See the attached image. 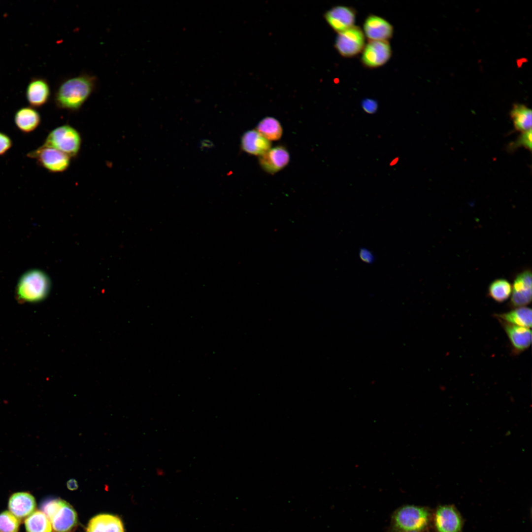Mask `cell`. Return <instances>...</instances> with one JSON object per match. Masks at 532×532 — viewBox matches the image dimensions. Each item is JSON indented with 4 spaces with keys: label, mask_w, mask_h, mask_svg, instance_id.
Listing matches in <instances>:
<instances>
[{
    "label": "cell",
    "mask_w": 532,
    "mask_h": 532,
    "mask_svg": "<svg viewBox=\"0 0 532 532\" xmlns=\"http://www.w3.org/2000/svg\"><path fill=\"white\" fill-rule=\"evenodd\" d=\"M421 532V531H411V532Z\"/></svg>",
    "instance_id": "32"
},
{
    "label": "cell",
    "mask_w": 532,
    "mask_h": 532,
    "mask_svg": "<svg viewBox=\"0 0 532 532\" xmlns=\"http://www.w3.org/2000/svg\"><path fill=\"white\" fill-rule=\"evenodd\" d=\"M12 145V142L10 137L0 132V156L6 153Z\"/></svg>",
    "instance_id": "28"
},
{
    "label": "cell",
    "mask_w": 532,
    "mask_h": 532,
    "mask_svg": "<svg viewBox=\"0 0 532 532\" xmlns=\"http://www.w3.org/2000/svg\"><path fill=\"white\" fill-rule=\"evenodd\" d=\"M532 301V273L526 270L519 274L512 286L510 304L513 307L526 306Z\"/></svg>",
    "instance_id": "11"
},
{
    "label": "cell",
    "mask_w": 532,
    "mask_h": 532,
    "mask_svg": "<svg viewBox=\"0 0 532 532\" xmlns=\"http://www.w3.org/2000/svg\"><path fill=\"white\" fill-rule=\"evenodd\" d=\"M356 11L351 7L337 5L328 10L324 18L329 25L337 33L354 26Z\"/></svg>",
    "instance_id": "9"
},
{
    "label": "cell",
    "mask_w": 532,
    "mask_h": 532,
    "mask_svg": "<svg viewBox=\"0 0 532 532\" xmlns=\"http://www.w3.org/2000/svg\"><path fill=\"white\" fill-rule=\"evenodd\" d=\"M66 485L67 488L72 491L76 490L78 487L76 480L74 479L69 480L67 482Z\"/></svg>",
    "instance_id": "30"
},
{
    "label": "cell",
    "mask_w": 532,
    "mask_h": 532,
    "mask_svg": "<svg viewBox=\"0 0 532 532\" xmlns=\"http://www.w3.org/2000/svg\"><path fill=\"white\" fill-rule=\"evenodd\" d=\"M19 526V520L10 511L0 514V532H18Z\"/></svg>",
    "instance_id": "25"
},
{
    "label": "cell",
    "mask_w": 532,
    "mask_h": 532,
    "mask_svg": "<svg viewBox=\"0 0 532 532\" xmlns=\"http://www.w3.org/2000/svg\"><path fill=\"white\" fill-rule=\"evenodd\" d=\"M86 532H124L121 520L108 514L98 515L89 521Z\"/></svg>",
    "instance_id": "17"
},
{
    "label": "cell",
    "mask_w": 532,
    "mask_h": 532,
    "mask_svg": "<svg viewBox=\"0 0 532 532\" xmlns=\"http://www.w3.org/2000/svg\"><path fill=\"white\" fill-rule=\"evenodd\" d=\"M97 83L96 77L87 73L64 80L55 95L56 105L63 109L78 110L95 91Z\"/></svg>",
    "instance_id": "1"
},
{
    "label": "cell",
    "mask_w": 532,
    "mask_h": 532,
    "mask_svg": "<svg viewBox=\"0 0 532 532\" xmlns=\"http://www.w3.org/2000/svg\"><path fill=\"white\" fill-rule=\"evenodd\" d=\"M51 287L49 277L39 269H32L20 277L16 288V295L21 301L36 302L44 299Z\"/></svg>",
    "instance_id": "2"
},
{
    "label": "cell",
    "mask_w": 532,
    "mask_h": 532,
    "mask_svg": "<svg viewBox=\"0 0 532 532\" xmlns=\"http://www.w3.org/2000/svg\"><path fill=\"white\" fill-rule=\"evenodd\" d=\"M360 259L364 263L370 264L374 262L375 257L373 254L368 249L362 248L359 252Z\"/></svg>",
    "instance_id": "29"
},
{
    "label": "cell",
    "mask_w": 532,
    "mask_h": 532,
    "mask_svg": "<svg viewBox=\"0 0 532 532\" xmlns=\"http://www.w3.org/2000/svg\"><path fill=\"white\" fill-rule=\"evenodd\" d=\"M510 114L516 131L522 133L532 129V110L527 106L516 104Z\"/></svg>",
    "instance_id": "21"
},
{
    "label": "cell",
    "mask_w": 532,
    "mask_h": 532,
    "mask_svg": "<svg viewBox=\"0 0 532 532\" xmlns=\"http://www.w3.org/2000/svg\"><path fill=\"white\" fill-rule=\"evenodd\" d=\"M27 156L36 160L39 166L53 173L66 170L70 164V157L52 147L44 145L31 151Z\"/></svg>",
    "instance_id": "5"
},
{
    "label": "cell",
    "mask_w": 532,
    "mask_h": 532,
    "mask_svg": "<svg viewBox=\"0 0 532 532\" xmlns=\"http://www.w3.org/2000/svg\"><path fill=\"white\" fill-rule=\"evenodd\" d=\"M256 130L270 141L279 140L283 133L280 122L272 117H266L261 120Z\"/></svg>",
    "instance_id": "22"
},
{
    "label": "cell",
    "mask_w": 532,
    "mask_h": 532,
    "mask_svg": "<svg viewBox=\"0 0 532 532\" xmlns=\"http://www.w3.org/2000/svg\"><path fill=\"white\" fill-rule=\"evenodd\" d=\"M512 292V286L506 279H498L492 282L488 289L489 296L498 302L505 301Z\"/></svg>",
    "instance_id": "24"
},
{
    "label": "cell",
    "mask_w": 532,
    "mask_h": 532,
    "mask_svg": "<svg viewBox=\"0 0 532 532\" xmlns=\"http://www.w3.org/2000/svg\"><path fill=\"white\" fill-rule=\"evenodd\" d=\"M429 510L425 507L405 505L397 509L392 517V525L399 532L421 531L428 525Z\"/></svg>",
    "instance_id": "3"
},
{
    "label": "cell",
    "mask_w": 532,
    "mask_h": 532,
    "mask_svg": "<svg viewBox=\"0 0 532 532\" xmlns=\"http://www.w3.org/2000/svg\"><path fill=\"white\" fill-rule=\"evenodd\" d=\"M27 532H52L50 520L40 510L34 511L25 521Z\"/></svg>",
    "instance_id": "23"
},
{
    "label": "cell",
    "mask_w": 532,
    "mask_h": 532,
    "mask_svg": "<svg viewBox=\"0 0 532 532\" xmlns=\"http://www.w3.org/2000/svg\"><path fill=\"white\" fill-rule=\"evenodd\" d=\"M240 145L245 152L260 157L271 148V143L256 130H252L242 135Z\"/></svg>",
    "instance_id": "16"
},
{
    "label": "cell",
    "mask_w": 532,
    "mask_h": 532,
    "mask_svg": "<svg viewBox=\"0 0 532 532\" xmlns=\"http://www.w3.org/2000/svg\"><path fill=\"white\" fill-rule=\"evenodd\" d=\"M496 316L503 322L528 328L532 327V311L531 308L523 306L516 308L509 312Z\"/></svg>",
    "instance_id": "20"
},
{
    "label": "cell",
    "mask_w": 532,
    "mask_h": 532,
    "mask_svg": "<svg viewBox=\"0 0 532 532\" xmlns=\"http://www.w3.org/2000/svg\"><path fill=\"white\" fill-rule=\"evenodd\" d=\"M14 122L20 131L24 133H29L39 126L41 117L38 112L34 108L24 107L16 112Z\"/></svg>",
    "instance_id": "19"
},
{
    "label": "cell",
    "mask_w": 532,
    "mask_h": 532,
    "mask_svg": "<svg viewBox=\"0 0 532 532\" xmlns=\"http://www.w3.org/2000/svg\"><path fill=\"white\" fill-rule=\"evenodd\" d=\"M35 506L34 498L27 492L14 493L9 499V511L19 520L27 518L34 511Z\"/></svg>",
    "instance_id": "14"
},
{
    "label": "cell",
    "mask_w": 532,
    "mask_h": 532,
    "mask_svg": "<svg viewBox=\"0 0 532 532\" xmlns=\"http://www.w3.org/2000/svg\"><path fill=\"white\" fill-rule=\"evenodd\" d=\"M392 53L388 41L369 40L362 52L361 61L366 67H379L390 60Z\"/></svg>",
    "instance_id": "7"
},
{
    "label": "cell",
    "mask_w": 532,
    "mask_h": 532,
    "mask_svg": "<svg viewBox=\"0 0 532 532\" xmlns=\"http://www.w3.org/2000/svg\"><path fill=\"white\" fill-rule=\"evenodd\" d=\"M363 31L369 40L388 41L393 36L394 29L386 19L370 14L364 22Z\"/></svg>",
    "instance_id": "10"
},
{
    "label": "cell",
    "mask_w": 532,
    "mask_h": 532,
    "mask_svg": "<svg viewBox=\"0 0 532 532\" xmlns=\"http://www.w3.org/2000/svg\"><path fill=\"white\" fill-rule=\"evenodd\" d=\"M524 147L530 151L532 150V129L521 133L516 140L508 146V150L513 151L520 147Z\"/></svg>",
    "instance_id": "26"
},
{
    "label": "cell",
    "mask_w": 532,
    "mask_h": 532,
    "mask_svg": "<svg viewBox=\"0 0 532 532\" xmlns=\"http://www.w3.org/2000/svg\"><path fill=\"white\" fill-rule=\"evenodd\" d=\"M50 89L46 80L36 78L29 83L26 91V96L29 103L33 107H40L45 104L49 99Z\"/></svg>",
    "instance_id": "18"
},
{
    "label": "cell",
    "mask_w": 532,
    "mask_h": 532,
    "mask_svg": "<svg viewBox=\"0 0 532 532\" xmlns=\"http://www.w3.org/2000/svg\"><path fill=\"white\" fill-rule=\"evenodd\" d=\"M499 320L516 352L521 353L530 347L532 341V333L529 328Z\"/></svg>",
    "instance_id": "15"
},
{
    "label": "cell",
    "mask_w": 532,
    "mask_h": 532,
    "mask_svg": "<svg viewBox=\"0 0 532 532\" xmlns=\"http://www.w3.org/2000/svg\"><path fill=\"white\" fill-rule=\"evenodd\" d=\"M365 45V35L363 30L355 25L337 33L335 41L336 50L345 58L358 55L362 52Z\"/></svg>",
    "instance_id": "6"
},
{
    "label": "cell",
    "mask_w": 532,
    "mask_h": 532,
    "mask_svg": "<svg viewBox=\"0 0 532 532\" xmlns=\"http://www.w3.org/2000/svg\"><path fill=\"white\" fill-rule=\"evenodd\" d=\"M434 524L437 532H462L463 520L452 505L438 506L434 515Z\"/></svg>",
    "instance_id": "8"
},
{
    "label": "cell",
    "mask_w": 532,
    "mask_h": 532,
    "mask_svg": "<svg viewBox=\"0 0 532 532\" xmlns=\"http://www.w3.org/2000/svg\"><path fill=\"white\" fill-rule=\"evenodd\" d=\"M155 472L158 477H164L166 474L165 469L160 467H158L156 468Z\"/></svg>",
    "instance_id": "31"
},
{
    "label": "cell",
    "mask_w": 532,
    "mask_h": 532,
    "mask_svg": "<svg viewBox=\"0 0 532 532\" xmlns=\"http://www.w3.org/2000/svg\"><path fill=\"white\" fill-rule=\"evenodd\" d=\"M290 155L285 147L277 146L269 149L259 157L262 168L268 173L274 174L284 168L289 163Z\"/></svg>",
    "instance_id": "12"
},
{
    "label": "cell",
    "mask_w": 532,
    "mask_h": 532,
    "mask_svg": "<svg viewBox=\"0 0 532 532\" xmlns=\"http://www.w3.org/2000/svg\"><path fill=\"white\" fill-rule=\"evenodd\" d=\"M49 520L54 532H69L76 527L78 521L74 508L64 500Z\"/></svg>",
    "instance_id": "13"
},
{
    "label": "cell",
    "mask_w": 532,
    "mask_h": 532,
    "mask_svg": "<svg viewBox=\"0 0 532 532\" xmlns=\"http://www.w3.org/2000/svg\"><path fill=\"white\" fill-rule=\"evenodd\" d=\"M82 143L78 131L68 125L53 130L47 135L43 145L55 148L71 157L76 156Z\"/></svg>",
    "instance_id": "4"
},
{
    "label": "cell",
    "mask_w": 532,
    "mask_h": 532,
    "mask_svg": "<svg viewBox=\"0 0 532 532\" xmlns=\"http://www.w3.org/2000/svg\"><path fill=\"white\" fill-rule=\"evenodd\" d=\"M363 109L368 114H374L378 109L377 101L372 99H364L361 102Z\"/></svg>",
    "instance_id": "27"
}]
</instances>
